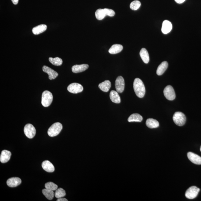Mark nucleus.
<instances>
[{
	"mask_svg": "<svg viewBox=\"0 0 201 201\" xmlns=\"http://www.w3.org/2000/svg\"><path fill=\"white\" fill-rule=\"evenodd\" d=\"M133 88L136 95L138 97H144L145 94V88L142 81L139 78H136L133 83Z\"/></svg>",
	"mask_w": 201,
	"mask_h": 201,
	"instance_id": "f257e3e1",
	"label": "nucleus"
},
{
	"mask_svg": "<svg viewBox=\"0 0 201 201\" xmlns=\"http://www.w3.org/2000/svg\"><path fill=\"white\" fill-rule=\"evenodd\" d=\"M62 128L63 126L61 123L59 122L55 123L48 129V136L53 137L58 135L61 131Z\"/></svg>",
	"mask_w": 201,
	"mask_h": 201,
	"instance_id": "f03ea898",
	"label": "nucleus"
},
{
	"mask_svg": "<svg viewBox=\"0 0 201 201\" xmlns=\"http://www.w3.org/2000/svg\"><path fill=\"white\" fill-rule=\"evenodd\" d=\"M53 99L52 93L48 91H45L42 93L41 104L44 107H48L52 104Z\"/></svg>",
	"mask_w": 201,
	"mask_h": 201,
	"instance_id": "7ed1b4c3",
	"label": "nucleus"
},
{
	"mask_svg": "<svg viewBox=\"0 0 201 201\" xmlns=\"http://www.w3.org/2000/svg\"><path fill=\"white\" fill-rule=\"evenodd\" d=\"M174 122L179 126H183L186 123V118L185 115L181 112H176L173 117Z\"/></svg>",
	"mask_w": 201,
	"mask_h": 201,
	"instance_id": "20e7f679",
	"label": "nucleus"
},
{
	"mask_svg": "<svg viewBox=\"0 0 201 201\" xmlns=\"http://www.w3.org/2000/svg\"><path fill=\"white\" fill-rule=\"evenodd\" d=\"M164 94L165 97L169 100H173L176 97L174 90L171 85H168L165 88Z\"/></svg>",
	"mask_w": 201,
	"mask_h": 201,
	"instance_id": "39448f33",
	"label": "nucleus"
},
{
	"mask_svg": "<svg viewBox=\"0 0 201 201\" xmlns=\"http://www.w3.org/2000/svg\"><path fill=\"white\" fill-rule=\"evenodd\" d=\"M24 132L25 136L28 138L32 139L36 134V130L32 124H28L24 128Z\"/></svg>",
	"mask_w": 201,
	"mask_h": 201,
	"instance_id": "423d86ee",
	"label": "nucleus"
},
{
	"mask_svg": "<svg viewBox=\"0 0 201 201\" xmlns=\"http://www.w3.org/2000/svg\"><path fill=\"white\" fill-rule=\"evenodd\" d=\"M200 190L199 188L195 186L190 187L186 191L185 196L186 198L190 199H195L199 193Z\"/></svg>",
	"mask_w": 201,
	"mask_h": 201,
	"instance_id": "0eeeda50",
	"label": "nucleus"
},
{
	"mask_svg": "<svg viewBox=\"0 0 201 201\" xmlns=\"http://www.w3.org/2000/svg\"><path fill=\"white\" fill-rule=\"evenodd\" d=\"M67 90L73 94H78L83 91V87L81 85L77 83H73L69 85L67 87Z\"/></svg>",
	"mask_w": 201,
	"mask_h": 201,
	"instance_id": "6e6552de",
	"label": "nucleus"
},
{
	"mask_svg": "<svg viewBox=\"0 0 201 201\" xmlns=\"http://www.w3.org/2000/svg\"><path fill=\"white\" fill-rule=\"evenodd\" d=\"M125 80L122 76H119L117 78L115 81V87L118 93L123 92L125 89Z\"/></svg>",
	"mask_w": 201,
	"mask_h": 201,
	"instance_id": "1a4fd4ad",
	"label": "nucleus"
},
{
	"mask_svg": "<svg viewBox=\"0 0 201 201\" xmlns=\"http://www.w3.org/2000/svg\"><path fill=\"white\" fill-rule=\"evenodd\" d=\"M43 71L44 72L46 73L48 75V78L50 80L54 79L58 76V74L50 67L46 66H44L43 67Z\"/></svg>",
	"mask_w": 201,
	"mask_h": 201,
	"instance_id": "9d476101",
	"label": "nucleus"
},
{
	"mask_svg": "<svg viewBox=\"0 0 201 201\" xmlns=\"http://www.w3.org/2000/svg\"><path fill=\"white\" fill-rule=\"evenodd\" d=\"M187 157L190 161L194 164L201 165V157L196 154L189 152L187 153Z\"/></svg>",
	"mask_w": 201,
	"mask_h": 201,
	"instance_id": "9b49d317",
	"label": "nucleus"
},
{
	"mask_svg": "<svg viewBox=\"0 0 201 201\" xmlns=\"http://www.w3.org/2000/svg\"><path fill=\"white\" fill-rule=\"evenodd\" d=\"M172 25L171 23L168 20H165L163 22L162 27V32L164 34H167L172 30Z\"/></svg>",
	"mask_w": 201,
	"mask_h": 201,
	"instance_id": "f8f14e48",
	"label": "nucleus"
},
{
	"mask_svg": "<svg viewBox=\"0 0 201 201\" xmlns=\"http://www.w3.org/2000/svg\"><path fill=\"white\" fill-rule=\"evenodd\" d=\"M21 179L18 177H13L9 179L7 181V184L9 187H15L19 185L21 183Z\"/></svg>",
	"mask_w": 201,
	"mask_h": 201,
	"instance_id": "ddd939ff",
	"label": "nucleus"
},
{
	"mask_svg": "<svg viewBox=\"0 0 201 201\" xmlns=\"http://www.w3.org/2000/svg\"><path fill=\"white\" fill-rule=\"evenodd\" d=\"M42 167L47 172H53L55 170L54 166L52 163L48 160H45L42 163Z\"/></svg>",
	"mask_w": 201,
	"mask_h": 201,
	"instance_id": "4468645a",
	"label": "nucleus"
},
{
	"mask_svg": "<svg viewBox=\"0 0 201 201\" xmlns=\"http://www.w3.org/2000/svg\"><path fill=\"white\" fill-rule=\"evenodd\" d=\"M89 65L87 64H82L80 65L76 64L73 66L71 69L72 72L74 73H78L86 71Z\"/></svg>",
	"mask_w": 201,
	"mask_h": 201,
	"instance_id": "2eb2a0df",
	"label": "nucleus"
},
{
	"mask_svg": "<svg viewBox=\"0 0 201 201\" xmlns=\"http://www.w3.org/2000/svg\"><path fill=\"white\" fill-rule=\"evenodd\" d=\"M11 153L10 151L4 150L1 152L0 156V161L2 163L8 162L11 158Z\"/></svg>",
	"mask_w": 201,
	"mask_h": 201,
	"instance_id": "dca6fc26",
	"label": "nucleus"
},
{
	"mask_svg": "<svg viewBox=\"0 0 201 201\" xmlns=\"http://www.w3.org/2000/svg\"><path fill=\"white\" fill-rule=\"evenodd\" d=\"M123 49V47L121 44H115L109 49V52L111 54H116L119 53Z\"/></svg>",
	"mask_w": 201,
	"mask_h": 201,
	"instance_id": "f3484780",
	"label": "nucleus"
},
{
	"mask_svg": "<svg viewBox=\"0 0 201 201\" xmlns=\"http://www.w3.org/2000/svg\"><path fill=\"white\" fill-rule=\"evenodd\" d=\"M47 26L45 24H41L38 26L35 27L32 29V32L35 35H38L43 33L46 30Z\"/></svg>",
	"mask_w": 201,
	"mask_h": 201,
	"instance_id": "a211bd4d",
	"label": "nucleus"
},
{
	"mask_svg": "<svg viewBox=\"0 0 201 201\" xmlns=\"http://www.w3.org/2000/svg\"><path fill=\"white\" fill-rule=\"evenodd\" d=\"M168 67V63L166 61L163 62L158 67L156 74L159 76L162 75Z\"/></svg>",
	"mask_w": 201,
	"mask_h": 201,
	"instance_id": "6ab92c4d",
	"label": "nucleus"
},
{
	"mask_svg": "<svg viewBox=\"0 0 201 201\" xmlns=\"http://www.w3.org/2000/svg\"><path fill=\"white\" fill-rule=\"evenodd\" d=\"M99 88L104 92H107L111 87V83L110 81L106 80L100 83L98 85Z\"/></svg>",
	"mask_w": 201,
	"mask_h": 201,
	"instance_id": "aec40b11",
	"label": "nucleus"
},
{
	"mask_svg": "<svg viewBox=\"0 0 201 201\" xmlns=\"http://www.w3.org/2000/svg\"><path fill=\"white\" fill-rule=\"evenodd\" d=\"M140 55L143 61L145 63H148L149 61V56L148 51L145 48H141Z\"/></svg>",
	"mask_w": 201,
	"mask_h": 201,
	"instance_id": "412c9836",
	"label": "nucleus"
},
{
	"mask_svg": "<svg viewBox=\"0 0 201 201\" xmlns=\"http://www.w3.org/2000/svg\"><path fill=\"white\" fill-rule=\"evenodd\" d=\"M110 97L112 102L114 103L119 104L121 102V98L117 91H111Z\"/></svg>",
	"mask_w": 201,
	"mask_h": 201,
	"instance_id": "4be33fe9",
	"label": "nucleus"
},
{
	"mask_svg": "<svg viewBox=\"0 0 201 201\" xmlns=\"http://www.w3.org/2000/svg\"><path fill=\"white\" fill-rule=\"evenodd\" d=\"M146 124L148 127L151 129L157 128L159 126L158 121L153 118H148L147 120Z\"/></svg>",
	"mask_w": 201,
	"mask_h": 201,
	"instance_id": "5701e85b",
	"label": "nucleus"
},
{
	"mask_svg": "<svg viewBox=\"0 0 201 201\" xmlns=\"http://www.w3.org/2000/svg\"><path fill=\"white\" fill-rule=\"evenodd\" d=\"M143 120V117L141 115L134 113L130 116L128 119V121L129 122H141Z\"/></svg>",
	"mask_w": 201,
	"mask_h": 201,
	"instance_id": "b1692460",
	"label": "nucleus"
},
{
	"mask_svg": "<svg viewBox=\"0 0 201 201\" xmlns=\"http://www.w3.org/2000/svg\"><path fill=\"white\" fill-rule=\"evenodd\" d=\"M95 15L97 19L99 20H103L106 16L104 9H97L95 12Z\"/></svg>",
	"mask_w": 201,
	"mask_h": 201,
	"instance_id": "393cba45",
	"label": "nucleus"
},
{
	"mask_svg": "<svg viewBox=\"0 0 201 201\" xmlns=\"http://www.w3.org/2000/svg\"><path fill=\"white\" fill-rule=\"evenodd\" d=\"M43 194L45 195L46 198L49 200H52L55 194L53 190L48 189H44L42 190Z\"/></svg>",
	"mask_w": 201,
	"mask_h": 201,
	"instance_id": "a878e982",
	"label": "nucleus"
},
{
	"mask_svg": "<svg viewBox=\"0 0 201 201\" xmlns=\"http://www.w3.org/2000/svg\"><path fill=\"white\" fill-rule=\"evenodd\" d=\"M49 60L52 64L56 66H59L62 65L63 63L62 60L60 58L56 57L55 58L52 57H50Z\"/></svg>",
	"mask_w": 201,
	"mask_h": 201,
	"instance_id": "bb28decb",
	"label": "nucleus"
},
{
	"mask_svg": "<svg viewBox=\"0 0 201 201\" xmlns=\"http://www.w3.org/2000/svg\"><path fill=\"white\" fill-rule=\"evenodd\" d=\"M66 195V193L65 190L61 188H57L56 190L55 193V197L56 198H57V199L63 197L65 196Z\"/></svg>",
	"mask_w": 201,
	"mask_h": 201,
	"instance_id": "cd10ccee",
	"label": "nucleus"
},
{
	"mask_svg": "<svg viewBox=\"0 0 201 201\" xmlns=\"http://www.w3.org/2000/svg\"><path fill=\"white\" fill-rule=\"evenodd\" d=\"M141 6V3L139 1H134L131 3L130 7L132 10L136 11Z\"/></svg>",
	"mask_w": 201,
	"mask_h": 201,
	"instance_id": "c85d7f7f",
	"label": "nucleus"
},
{
	"mask_svg": "<svg viewBox=\"0 0 201 201\" xmlns=\"http://www.w3.org/2000/svg\"><path fill=\"white\" fill-rule=\"evenodd\" d=\"M45 188L53 191H55L58 188V186L52 182H49L45 184Z\"/></svg>",
	"mask_w": 201,
	"mask_h": 201,
	"instance_id": "c756f323",
	"label": "nucleus"
},
{
	"mask_svg": "<svg viewBox=\"0 0 201 201\" xmlns=\"http://www.w3.org/2000/svg\"><path fill=\"white\" fill-rule=\"evenodd\" d=\"M105 12H106V16H109V17H112L115 15V13L112 10V9L104 8Z\"/></svg>",
	"mask_w": 201,
	"mask_h": 201,
	"instance_id": "7c9ffc66",
	"label": "nucleus"
},
{
	"mask_svg": "<svg viewBox=\"0 0 201 201\" xmlns=\"http://www.w3.org/2000/svg\"><path fill=\"white\" fill-rule=\"evenodd\" d=\"M186 0H175V2H176L177 3L179 4H181L183 3Z\"/></svg>",
	"mask_w": 201,
	"mask_h": 201,
	"instance_id": "2f4dec72",
	"label": "nucleus"
},
{
	"mask_svg": "<svg viewBox=\"0 0 201 201\" xmlns=\"http://www.w3.org/2000/svg\"><path fill=\"white\" fill-rule=\"evenodd\" d=\"M57 201H68V200L65 198L62 197L58 199Z\"/></svg>",
	"mask_w": 201,
	"mask_h": 201,
	"instance_id": "473e14b6",
	"label": "nucleus"
},
{
	"mask_svg": "<svg viewBox=\"0 0 201 201\" xmlns=\"http://www.w3.org/2000/svg\"><path fill=\"white\" fill-rule=\"evenodd\" d=\"M11 1L13 4L17 5L18 4L19 0H11Z\"/></svg>",
	"mask_w": 201,
	"mask_h": 201,
	"instance_id": "72a5a7b5",
	"label": "nucleus"
},
{
	"mask_svg": "<svg viewBox=\"0 0 201 201\" xmlns=\"http://www.w3.org/2000/svg\"><path fill=\"white\" fill-rule=\"evenodd\" d=\"M200 151H201V148H200Z\"/></svg>",
	"mask_w": 201,
	"mask_h": 201,
	"instance_id": "f704fd0d",
	"label": "nucleus"
}]
</instances>
